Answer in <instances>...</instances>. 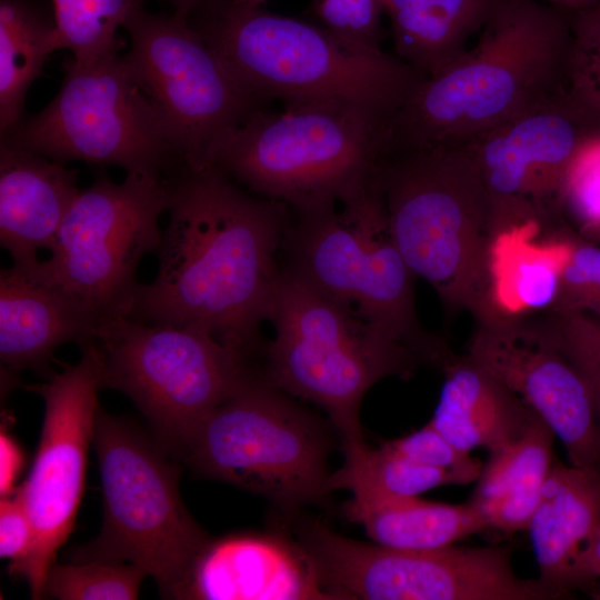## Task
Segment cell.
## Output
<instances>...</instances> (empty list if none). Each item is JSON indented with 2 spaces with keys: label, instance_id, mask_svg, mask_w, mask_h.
Returning a JSON list of instances; mask_svg holds the SVG:
<instances>
[{
  "label": "cell",
  "instance_id": "cell-36",
  "mask_svg": "<svg viewBox=\"0 0 600 600\" xmlns=\"http://www.w3.org/2000/svg\"><path fill=\"white\" fill-rule=\"evenodd\" d=\"M322 27L339 38L369 49H380L379 0H313Z\"/></svg>",
  "mask_w": 600,
  "mask_h": 600
},
{
  "label": "cell",
  "instance_id": "cell-16",
  "mask_svg": "<svg viewBox=\"0 0 600 600\" xmlns=\"http://www.w3.org/2000/svg\"><path fill=\"white\" fill-rule=\"evenodd\" d=\"M80 349L79 362L52 373L47 382L24 387L44 402L38 450L27 480L18 486L33 523L34 539L26 560L9 570L28 582L33 599L44 597L48 571L72 531L100 407L97 343L93 340Z\"/></svg>",
  "mask_w": 600,
  "mask_h": 600
},
{
  "label": "cell",
  "instance_id": "cell-25",
  "mask_svg": "<svg viewBox=\"0 0 600 600\" xmlns=\"http://www.w3.org/2000/svg\"><path fill=\"white\" fill-rule=\"evenodd\" d=\"M571 228L556 238H541L533 228L496 237L491 251V297L494 309L530 314L553 309Z\"/></svg>",
  "mask_w": 600,
  "mask_h": 600
},
{
  "label": "cell",
  "instance_id": "cell-33",
  "mask_svg": "<svg viewBox=\"0 0 600 600\" xmlns=\"http://www.w3.org/2000/svg\"><path fill=\"white\" fill-rule=\"evenodd\" d=\"M550 311H582L600 317V246L572 229L557 302Z\"/></svg>",
  "mask_w": 600,
  "mask_h": 600
},
{
  "label": "cell",
  "instance_id": "cell-26",
  "mask_svg": "<svg viewBox=\"0 0 600 600\" xmlns=\"http://www.w3.org/2000/svg\"><path fill=\"white\" fill-rule=\"evenodd\" d=\"M376 543L406 550H428L453 544L488 528L469 502L450 504L418 496L389 499L361 508L344 509Z\"/></svg>",
  "mask_w": 600,
  "mask_h": 600
},
{
  "label": "cell",
  "instance_id": "cell-21",
  "mask_svg": "<svg viewBox=\"0 0 600 600\" xmlns=\"http://www.w3.org/2000/svg\"><path fill=\"white\" fill-rule=\"evenodd\" d=\"M78 171L64 163L1 142L0 243L12 266L32 269L38 250H50L81 191Z\"/></svg>",
  "mask_w": 600,
  "mask_h": 600
},
{
  "label": "cell",
  "instance_id": "cell-4",
  "mask_svg": "<svg viewBox=\"0 0 600 600\" xmlns=\"http://www.w3.org/2000/svg\"><path fill=\"white\" fill-rule=\"evenodd\" d=\"M390 232L416 277L449 312L493 309L488 194L463 147L390 150L377 179Z\"/></svg>",
  "mask_w": 600,
  "mask_h": 600
},
{
  "label": "cell",
  "instance_id": "cell-3",
  "mask_svg": "<svg viewBox=\"0 0 600 600\" xmlns=\"http://www.w3.org/2000/svg\"><path fill=\"white\" fill-rule=\"evenodd\" d=\"M198 29L259 101L338 103L391 121L424 77L381 49L350 43L323 27L260 6L214 0Z\"/></svg>",
  "mask_w": 600,
  "mask_h": 600
},
{
  "label": "cell",
  "instance_id": "cell-39",
  "mask_svg": "<svg viewBox=\"0 0 600 600\" xmlns=\"http://www.w3.org/2000/svg\"><path fill=\"white\" fill-rule=\"evenodd\" d=\"M174 7L176 12L189 19L191 14L199 11L203 7L213 2L214 0H169Z\"/></svg>",
  "mask_w": 600,
  "mask_h": 600
},
{
  "label": "cell",
  "instance_id": "cell-15",
  "mask_svg": "<svg viewBox=\"0 0 600 600\" xmlns=\"http://www.w3.org/2000/svg\"><path fill=\"white\" fill-rule=\"evenodd\" d=\"M600 126L567 90L462 146L484 184L492 233L534 228L548 238L568 224L570 172Z\"/></svg>",
  "mask_w": 600,
  "mask_h": 600
},
{
  "label": "cell",
  "instance_id": "cell-8",
  "mask_svg": "<svg viewBox=\"0 0 600 600\" xmlns=\"http://www.w3.org/2000/svg\"><path fill=\"white\" fill-rule=\"evenodd\" d=\"M297 216L282 243L284 270L437 366L448 346L419 323L416 276L396 246L376 181L357 199Z\"/></svg>",
  "mask_w": 600,
  "mask_h": 600
},
{
  "label": "cell",
  "instance_id": "cell-34",
  "mask_svg": "<svg viewBox=\"0 0 600 600\" xmlns=\"http://www.w3.org/2000/svg\"><path fill=\"white\" fill-rule=\"evenodd\" d=\"M384 443L417 463L454 474L461 484L477 481L483 468L480 460L457 448L430 422Z\"/></svg>",
  "mask_w": 600,
  "mask_h": 600
},
{
  "label": "cell",
  "instance_id": "cell-27",
  "mask_svg": "<svg viewBox=\"0 0 600 600\" xmlns=\"http://www.w3.org/2000/svg\"><path fill=\"white\" fill-rule=\"evenodd\" d=\"M56 50L53 17L31 0L0 1L1 134L21 120L27 92Z\"/></svg>",
  "mask_w": 600,
  "mask_h": 600
},
{
  "label": "cell",
  "instance_id": "cell-10",
  "mask_svg": "<svg viewBox=\"0 0 600 600\" xmlns=\"http://www.w3.org/2000/svg\"><path fill=\"white\" fill-rule=\"evenodd\" d=\"M94 341L101 389L126 394L172 458L214 408L258 373L251 353L190 327L126 317L100 326Z\"/></svg>",
  "mask_w": 600,
  "mask_h": 600
},
{
  "label": "cell",
  "instance_id": "cell-28",
  "mask_svg": "<svg viewBox=\"0 0 600 600\" xmlns=\"http://www.w3.org/2000/svg\"><path fill=\"white\" fill-rule=\"evenodd\" d=\"M344 463L330 473L328 491L349 490L344 509L361 508L389 499L416 497L431 489L461 484L452 473L417 463L386 443L344 450Z\"/></svg>",
  "mask_w": 600,
  "mask_h": 600
},
{
  "label": "cell",
  "instance_id": "cell-31",
  "mask_svg": "<svg viewBox=\"0 0 600 600\" xmlns=\"http://www.w3.org/2000/svg\"><path fill=\"white\" fill-rule=\"evenodd\" d=\"M567 91L600 126V0L569 12Z\"/></svg>",
  "mask_w": 600,
  "mask_h": 600
},
{
  "label": "cell",
  "instance_id": "cell-30",
  "mask_svg": "<svg viewBox=\"0 0 600 600\" xmlns=\"http://www.w3.org/2000/svg\"><path fill=\"white\" fill-rule=\"evenodd\" d=\"M148 577L131 563H57L48 571L44 596L60 600H131Z\"/></svg>",
  "mask_w": 600,
  "mask_h": 600
},
{
  "label": "cell",
  "instance_id": "cell-5",
  "mask_svg": "<svg viewBox=\"0 0 600 600\" xmlns=\"http://www.w3.org/2000/svg\"><path fill=\"white\" fill-rule=\"evenodd\" d=\"M389 121L324 102L253 111L219 148L212 167L296 213L349 202L374 183Z\"/></svg>",
  "mask_w": 600,
  "mask_h": 600
},
{
  "label": "cell",
  "instance_id": "cell-32",
  "mask_svg": "<svg viewBox=\"0 0 600 600\" xmlns=\"http://www.w3.org/2000/svg\"><path fill=\"white\" fill-rule=\"evenodd\" d=\"M539 319L586 380L600 426V317L582 311H547Z\"/></svg>",
  "mask_w": 600,
  "mask_h": 600
},
{
  "label": "cell",
  "instance_id": "cell-1",
  "mask_svg": "<svg viewBox=\"0 0 600 600\" xmlns=\"http://www.w3.org/2000/svg\"><path fill=\"white\" fill-rule=\"evenodd\" d=\"M168 187L159 268L127 318L200 329L251 353L281 276L289 207L244 193L216 167L183 166Z\"/></svg>",
  "mask_w": 600,
  "mask_h": 600
},
{
  "label": "cell",
  "instance_id": "cell-38",
  "mask_svg": "<svg viewBox=\"0 0 600 600\" xmlns=\"http://www.w3.org/2000/svg\"><path fill=\"white\" fill-rule=\"evenodd\" d=\"M24 464V453L14 438L2 426L0 434V493L9 496L16 491V481Z\"/></svg>",
  "mask_w": 600,
  "mask_h": 600
},
{
  "label": "cell",
  "instance_id": "cell-12",
  "mask_svg": "<svg viewBox=\"0 0 600 600\" xmlns=\"http://www.w3.org/2000/svg\"><path fill=\"white\" fill-rule=\"evenodd\" d=\"M298 542L330 599L551 600L563 594L540 578L523 579L504 547L397 549L304 523Z\"/></svg>",
  "mask_w": 600,
  "mask_h": 600
},
{
  "label": "cell",
  "instance_id": "cell-22",
  "mask_svg": "<svg viewBox=\"0 0 600 600\" xmlns=\"http://www.w3.org/2000/svg\"><path fill=\"white\" fill-rule=\"evenodd\" d=\"M439 368L443 382L429 422L464 452H492L520 438L539 417L468 354L450 352Z\"/></svg>",
  "mask_w": 600,
  "mask_h": 600
},
{
  "label": "cell",
  "instance_id": "cell-19",
  "mask_svg": "<svg viewBox=\"0 0 600 600\" xmlns=\"http://www.w3.org/2000/svg\"><path fill=\"white\" fill-rule=\"evenodd\" d=\"M99 323L73 298L14 266L0 271V359L14 373L49 372L54 350L69 342L79 347L96 339Z\"/></svg>",
  "mask_w": 600,
  "mask_h": 600
},
{
  "label": "cell",
  "instance_id": "cell-23",
  "mask_svg": "<svg viewBox=\"0 0 600 600\" xmlns=\"http://www.w3.org/2000/svg\"><path fill=\"white\" fill-rule=\"evenodd\" d=\"M394 51L424 78L443 71L467 50L500 0H379Z\"/></svg>",
  "mask_w": 600,
  "mask_h": 600
},
{
  "label": "cell",
  "instance_id": "cell-13",
  "mask_svg": "<svg viewBox=\"0 0 600 600\" xmlns=\"http://www.w3.org/2000/svg\"><path fill=\"white\" fill-rule=\"evenodd\" d=\"M123 28L124 59L156 109L167 139L184 167H212L222 143L256 110L259 100L233 76L189 19L138 6Z\"/></svg>",
  "mask_w": 600,
  "mask_h": 600
},
{
  "label": "cell",
  "instance_id": "cell-35",
  "mask_svg": "<svg viewBox=\"0 0 600 600\" xmlns=\"http://www.w3.org/2000/svg\"><path fill=\"white\" fill-rule=\"evenodd\" d=\"M564 218H570L582 236L600 234V134L583 148L569 176Z\"/></svg>",
  "mask_w": 600,
  "mask_h": 600
},
{
  "label": "cell",
  "instance_id": "cell-18",
  "mask_svg": "<svg viewBox=\"0 0 600 600\" xmlns=\"http://www.w3.org/2000/svg\"><path fill=\"white\" fill-rule=\"evenodd\" d=\"M180 599H330L298 541L242 533L209 540Z\"/></svg>",
  "mask_w": 600,
  "mask_h": 600
},
{
  "label": "cell",
  "instance_id": "cell-20",
  "mask_svg": "<svg viewBox=\"0 0 600 600\" xmlns=\"http://www.w3.org/2000/svg\"><path fill=\"white\" fill-rule=\"evenodd\" d=\"M600 528V471L553 462L528 529L540 579L567 596L593 580L587 551Z\"/></svg>",
  "mask_w": 600,
  "mask_h": 600
},
{
  "label": "cell",
  "instance_id": "cell-41",
  "mask_svg": "<svg viewBox=\"0 0 600 600\" xmlns=\"http://www.w3.org/2000/svg\"><path fill=\"white\" fill-rule=\"evenodd\" d=\"M234 1H238V2H241V3H244V4H250V6H260L266 0H234Z\"/></svg>",
  "mask_w": 600,
  "mask_h": 600
},
{
  "label": "cell",
  "instance_id": "cell-6",
  "mask_svg": "<svg viewBox=\"0 0 600 600\" xmlns=\"http://www.w3.org/2000/svg\"><path fill=\"white\" fill-rule=\"evenodd\" d=\"M267 320L274 338L263 376L288 394L321 407L343 450L366 446L360 408L388 377H411L426 360L352 310L287 270L281 271Z\"/></svg>",
  "mask_w": 600,
  "mask_h": 600
},
{
  "label": "cell",
  "instance_id": "cell-24",
  "mask_svg": "<svg viewBox=\"0 0 600 600\" xmlns=\"http://www.w3.org/2000/svg\"><path fill=\"white\" fill-rule=\"evenodd\" d=\"M553 438L538 417L520 438L490 452L470 501L488 527L528 529L553 464Z\"/></svg>",
  "mask_w": 600,
  "mask_h": 600
},
{
  "label": "cell",
  "instance_id": "cell-9",
  "mask_svg": "<svg viewBox=\"0 0 600 600\" xmlns=\"http://www.w3.org/2000/svg\"><path fill=\"white\" fill-rule=\"evenodd\" d=\"M289 396L257 373L198 424L178 458L289 511L320 502L329 493V434Z\"/></svg>",
  "mask_w": 600,
  "mask_h": 600
},
{
  "label": "cell",
  "instance_id": "cell-29",
  "mask_svg": "<svg viewBox=\"0 0 600 600\" xmlns=\"http://www.w3.org/2000/svg\"><path fill=\"white\" fill-rule=\"evenodd\" d=\"M140 0H52L57 46L80 63L117 50L116 33Z\"/></svg>",
  "mask_w": 600,
  "mask_h": 600
},
{
  "label": "cell",
  "instance_id": "cell-37",
  "mask_svg": "<svg viewBox=\"0 0 600 600\" xmlns=\"http://www.w3.org/2000/svg\"><path fill=\"white\" fill-rule=\"evenodd\" d=\"M34 529L24 500L17 488L0 501V556L9 559V569L20 564L33 544Z\"/></svg>",
  "mask_w": 600,
  "mask_h": 600
},
{
  "label": "cell",
  "instance_id": "cell-11",
  "mask_svg": "<svg viewBox=\"0 0 600 600\" xmlns=\"http://www.w3.org/2000/svg\"><path fill=\"white\" fill-rule=\"evenodd\" d=\"M169 207L168 182L127 173L106 174L81 190L67 212L50 257L29 270L73 298L99 323L128 317L144 254L157 252L159 219Z\"/></svg>",
  "mask_w": 600,
  "mask_h": 600
},
{
  "label": "cell",
  "instance_id": "cell-14",
  "mask_svg": "<svg viewBox=\"0 0 600 600\" xmlns=\"http://www.w3.org/2000/svg\"><path fill=\"white\" fill-rule=\"evenodd\" d=\"M1 137L2 143L61 163L114 164L153 177L176 157L156 109L117 50L89 63L68 61L53 100Z\"/></svg>",
  "mask_w": 600,
  "mask_h": 600
},
{
  "label": "cell",
  "instance_id": "cell-17",
  "mask_svg": "<svg viewBox=\"0 0 600 600\" xmlns=\"http://www.w3.org/2000/svg\"><path fill=\"white\" fill-rule=\"evenodd\" d=\"M473 319L466 354L551 428L570 464L600 471V426L590 389L540 319L497 309Z\"/></svg>",
  "mask_w": 600,
  "mask_h": 600
},
{
  "label": "cell",
  "instance_id": "cell-7",
  "mask_svg": "<svg viewBox=\"0 0 600 600\" xmlns=\"http://www.w3.org/2000/svg\"><path fill=\"white\" fill-rule=\"evenodd\" d=\"M92 444L103 497L100 533L72 551V562L131 563L151 577L159 593L180 599L208 534L179 492L178 464L127 420L97 411Z\"/></svg>",
  "mask_w": 600,
  "mask_h": 600
},
{
  "label": "cell",
  "instance_id": "cell-40",
  "mask_svg": "<svg viewBox=\"0 0 600 600\" xmlns=\"http://www.w3.org/2000/svg\"><path fill=\"white\" fill-rule=\"evenodd\" d=\"M556 8L566 12H574L593 4L597 0H544Z\"/></svg>",
  "mask_w": 600,
  "mask_h": 600
},
{
  "label": "cell",
  "instance_id": "cell-42",
  "mask_svg": "<svg viewBox=\"0 0 600 600\" xmlns=\"http://www.w3.org/2000/svg\"><path fill=\"white\" fill-rule=\"evenodd\" d=\"M598 238H600V234H599V237H598Z\"/></svg>",
  "mask_w": 600,
  "mask_h": 600
},
{
  "label": "cell",
  "instance_id": "cell-2",
  "mask_svg": "<svg viewBox=\"0 0 600 600\" xmlns=\"http://www.w3.org/2000/svg\"><path fill=\"white\" fill-rule=\"evenodd\" d=\"M569 12L500 0L479 40L410 93L389 123V150L462 147L567 90Z\"/></svg>",
  "mask_w": 600,
  "mask_h": 600
}]
</instances>
